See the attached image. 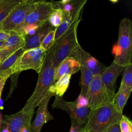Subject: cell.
Returning a JSON list of instances; mask_svg holds the SVG:
<instances>
[{"label": "cell", "instance_id": "603a6c76", "mask_svg": "<svg viewBox=\"0 0 132 132\" xmlns=\"http://www.w3.org/2000/svg\"><path fill=\"white\" fill-rule=\"evenodd\" d=\"M64 15L60 8H54L53 11L50 15L47 22L53 27L57 28L62 22Z\"/></svg>", "mask_w": 132, "mask_h": 132}, {"label": "cell", "instance_id": "7a4b0ae2", "mask_svg": "<svg viewBox=\"0 0 132 132\" xmlns=\"http://www.w3.org/2000/svg\"><path fill=\"white\" fill-rule=\"evenodd\" d=\"M122 115L116 110L114 103L91 110L84 129L85 132H105L119 122Z\"/></svg>", "mask_w": 132, "mask_h": 132}, {"label": "cell", "instance_id": "f546056e", "mask_svg": "<svg viewBox=\"0 0 132 132\" xmlns=\"http://www.w3.org/2000/svg\"><path fill=\"white\" fill-rule=\"evenodd\" d=\"M9 32H5L0 30V41H4L9 36Z\"/></svg>", "mask_w": 132, "mask_h": 132}, {"label": "cell", "instance_id": "4dcf8cb0", "mask_svg": "<svg viewBox=\"0 0 132 132\" xmlns=\"http://www.w3.org/2000/svg\"><path fill=\"white\" fill-rule=\"evenodd\" d=\"M0 132H11L9 128L4 123H2V125L0 128Z\"/></svg>", "mask_w": 132, "mask_h": 132}, {"label": "cell", "instance_id": "277c9868", "mask_svg": "<svg viewBox=\"0 0 132 132\" xmlns=\"http://www.w3.org/2000/svg\"><path fill=\"white\" fill-rule=\"evenodd\" d=\"M81 19L77 21L54 44L53 65L56 68L64 59L71 56L79 44L77 28Z\"/></svg>", "mask_w": 132, "mask_h": 132}, {"label": "cell", "instance_id": "e0dca14e", "mask_svg": "<svg viewBox=\"0 0 132 132\" xmlns=\"http://www.w3.org/2000/svg\"><path fill=\"white\" fill-rule=\"evenodd\" d=\"M24 50L21 48L5 59L0 64V77H8L14 74V66Z\"/></svg>", "mask_w": 132, "mask_h": 132}, {"label": "cell", "instance_id": "7402d4cb", "mask_svg": "<svg viewBox=\"0 0 132 132\" xmlns=\"http://www.w3.org/2000/svg\"><path fill=\"white\" fill-rule=\"evenodd\" d=\"M21 0H0V23Z\"/></svg>", "mask_w": 132, "mask_h": 132}, {"label": "cell", "instance_id": "4fadbf2b", "mask_svg": "<svg viewBox=\"0 0 132 132\" xmlns=\"http://www.w3.org/2000/svg\"><path fill=\"white\" fill-rule=\"evenodd\" d=\"M124 69V67L118 64L113 61L110 65L107 67L100 74V78L102 82L110 95L113 97H114L116 94L117 79L122 73Z\"/></svg>", "mask_w": 132, "mask_h": 132}, {"label": "cell", "instance_id": "30bf717a", "mask_svg": "<svg viewBox=\"0 0 132 132\" xmlns=\"http://www.w3.org/2000/svg\"><path fill=\"white\" fill-rule=\"evenodd\" d=\"M70 57L74 58L80 65L87 68L94 75L101 74L107 67L89 53L85 51L79 43L73 52Z\"/></svg>", "mask_w": 132, "mask_h": 132}, {"label": "cell", "instance_id": "cb8c5ba5", "mask_svg": "<svg viewBox=\"0 0 132 132\" xmlns=\"http://www.w3.org/2000/svg\"><path fill=\"white\" fill-rule=\"evenodd\" d=\"M55 31V29L48 32L40 44V47L46 53L52 47L54 44Z\"/></svg>", "mask_w": 132, "mask_h": 132}, {"label": "cell", "instance_id": "8992f818", "mask_svg": "<svg viewBox=\"0 0 132 132\" xmlns=\"http://www.w3.org/2000/svg\"><path fill=\"white\" fill-rule=\"evenodd\" d=\"M87 98L88 107L91 110L110 103H114V97L108 93L101 79L100 74L94 75L87 92Z\"/></svg>", "mask_w": 132, "mask_h": 132}, {"label": "cell", "instance_id": "6da1fadb", "mask_svg": "<svg viewBox=\"0 0 132 132\" xmlns=\"http://www.w3.org/2000/svg\"><path fill=\"white\" fill-rule=\"evenodd\" d=\"M53 54V46L46 53L42 66L38 73V78L35 90L23 107L24 109L31 112H34L35 109L47 95L50 87L55 82Z\"/></svg>", "mask_w": 132, "mask_h": 132}, {"label": "cell", "instance_id": "d6986e66", "mask_svg": "<svg viewBox=\"0 0 132 132\" xmlns=\"http://www.w3.org/2000/svg\"><path fill=\"white\" fill-rule=\"evenodd\" d=\"M79 70L81 73L79 81V85L81 89L80 94L87 97V92L94 75L89 70L82 65H80Z\"/></svg>", "mask_w": 132, "mask_h": 132}, {"label": "cell", "instance_id": "836d02e7", "mask_svg": "<svg viewBox=\"0 0 132 132\" xmlns=\"http://www.w3.org/2000/svg\"><path fill=\"white\" fill-rule=\"evenodd\" d=\"M2 117H3V114H2V112L1 111L0 112V128L2 125Z\"/></svg>", "mask_w": 132, "mask_h": 132}, {"label": "cell", "instance_id": "1f68e13d", "mask_svg": "<svg viewBox=\"0 0 132 132\" xmlns=\"http://www.w3.org/2000/svg\"><path fill=\"white\" fill-rule=\"evenodd\" d=\"M19 132H31V126H25L21 128Z\"/></svg>", "mask_w": 132, "mask_h": 132}, {"label": "cell", "instance_id": "83f0119b", "mask_svg": "<svg viewBox=\"0 0 132 132\" xmlns=\"http://www.w3.org/2000/svg\"><path fill=\"white\" fill-rule=\"evenodd\" d=\"M84 125H71L70 132H81V131L84 129Z\"/></svg>", "mask_w": 132, "mask_h": 132}, {"label": "cell", "instance_id": "5bb4252c", "mask_svg": "<svg viewBox=\"0 0 132 132\" xmlns=\"http://www.w3.org/2000/svg\"><path fill=\"white\" fill-rule=\"evenodd\" d=\"M53 95L49 92L45 98L38 106L36 116L34 121L31 123V132H41L43 125L48 121L54 119L48 110V104Z\"/></svg>", "mask_w": 132, "mask_h": 132}, {"label": "cell", "instance_id": "4316f807", "mask_svg": "<svg viewBox=\"0 0 132 132\" xmlns=\"http://www.w3.org/2000/svg\"><path fill=\"white\" fill-rule=\"evenodd\" d=\"M105 132H121L119 126V122L112 125Z\"/></svg>", "mask_w": 132, "mask_h": 132}, {"label": "cell", "instance_id": "ffe728a7", "mask_svg": "<svg viewBox=\"0 0 132 132\" xmlns=\"http://www.w3.org/2000/svg\"><path fill=\"white\" fill-rule=\"evenodd\" d=\"M131 92L119 89L114 96V106L117 111L123 114V109L130 95Z\"/></svg>", "mask_w": 132, "mask_h": 132}, {"label": "cell", "instance_id": "d590c367", "mask_svg": "<svg viewBox=\"0 0 132 132\" xmlns=\"http://www.w3.org/2000/svg\"><path fill=\"white\" fill-rule=\"evenodd\" d=\"M3 61V60L2 59V57H1V56H0V64Z\"/></svg>", "mask_w": 132, "mask_h": 132}, {"label": "cell", "instance_id": "ac0fdd59", "mask_svg": "<svg viewBox=\"0 0 132 132\" xmlns=\"http://www.w3.org/2000/svg\"><path fill=\"white\" fill-rule=\"evenodd\" d=\"M71 75H65L60 77L50 87L49 92L55 96L63 97L70 82Z\"/></svg>", "mask_w": 132, "mask_h": 132}, {"label": "cell", "instance_id": "8fae6325", "mask_svg": "<svg viewBox=\"0 0 132 132\" xmlns=\"http://www.w3.org/2000/svg\"><path fill=\"white\" fill-rule=\"evenodd\" d=\"M34 113L23 108L15 113L3 116L2 122L6 125L11 132H19L23 127L31 126Z\"/></svg>", "mask_w": 132, "mask_h": 132}, {"label": "cell", "instance_id": "e575fe53", "mask_svg": "<svg viewBox=\"0 0 132 132\" xmlns=\"http://www.w3.org/2000/svg\"><path fill=\"white\" fill-rule=\"evenodd\" d=\"M4 44V41H0V51L2 50Z\"/></svg>", "mask_w": 132, "mask_h": 132}, {"label": "cell", "instance_id": "d6a6232c", "mask_svg": "<svg viewBox=\"0 0 132 132\" xmlns=\"http://www.w3.org/2000/svg\"><path fill=\"white\" fill-rule=\"evenodd\" d=\"M0 109L1 110H3L4 109V107H3V101L2 99V98H0Z\"/></svg>", "mask_w": 132, "mask_h": 132}, {"label": "cell", "instance_id": "7c38bea8", "mask_svg": "<svg viewBox=\"0 0 132 132\" xmlns=\"http://www.w3.org/2000/svg\"><path fill=\"white\" fill-rule=\"evenodd\" d=\"M87 0H79L78 3L71 13L64 15L61 24L55 28L54 43L63 35L77 21L81 19V14Z\"/></svg>", "mask_w": 132, "mask_h": 132}, {"label": "cell", "instance_id": "52a82bcc", "mask_svg": "<svg viewBox=\"0 0 132 132\" xmlns=\"http://www.w3.org/2000/svg\"><path fill=\"white\" fill-rule=\"evenodd\" d=\"M46 54V52L40 47L24 51L14 64V74L30 69L38 73L42 66Z\"/></svg>", "mask_w": 132, "mask_h": 132}, {"label": "cell", "instance_id": "f1b7e54d", "mask_svg": "<svg viewBox=\"0 0 132 132\" xmlns=\"http://www.w3.org/2000/svg\"><path fill=\"white\" fill-rule=\"evenodd\" d=\"M9 77H0V98H1L2 93L5 85L6 81Z\"/></svg>", "mask_w": 132, "mask_h": 132}, {"label": "cell", "instance_id": "44dd1931", "mask_svg": "<svg viewBox=\"0 0 132 132\" xmlns=\"http://www.w3.org/2000/svg\"><path fill=\"white\" fill-rule=\"evenodd\" d=\"M119 89L132 91V63L124 67L122 72V79Z\"/></svg>", "mask_w": 132, "mask_h": 132}, {"label": "cell", "instance_id": "d4e9b609", "mask_svg": "<svg viewBox=\"0 0 132 132\" xmlns=\"http://www.w3.org/2000/svg\"><path fill=\"white\" fill-rule=\"evenodd\" d=\"M119 126L121 132H132V123L129 119L123 114L120 121Z\"/></svg>", "mask_w": 132, "mask_h": 132}, {"label": "cell", "instance_id": "8d00e7d4", "mask_svg": "<svg viewBox=\"0 0 132 132\" xmlns=\"http://www.w3.org/2000/svg\"><path fill=\"white\" fill-rule=\"evenodd\" d=\"M81 132H85V130H84V129H82V130H81Z\"/></svg>", "mask_w": 132, "mask_h": 132}, {"label": "cell", "instance_id": "2e32d148", "mask_svg": "<svg viewBox=\"0 0 132 132\" xmlns=\"http://www.w3.org/2000/svg\"><path fill=\"white\" fill-rule=\"evenodd\" d=\"M80 67V64L72 57L67 58L55 68V81L62 76L72 75L77 73L79 71Z\"/></svg>", "mask_w": 132, "mask_h": 132}, {"label": "cell", "instance_id": "3957f363", "mask_svg": "<svg viewBox=\"0 0 132 132\" xmlns=\"http://www.w3.org/2000/svg\"><path fill=\"white\" fill-rule=\"evenodd\" d=\"M131 52L132 23L130 19L124 18L120 23L118 42L112 50L113 61L124 67L132 63Z\"/></svg>", "mask_w": 132, "mask_h": 132}, {"label": "cell", "instance_id": "5b68a950", "mask_svg": "<svg viewBox=\"0 0 132 132\" xmlns=\"http://www.w3.org/2000/svg\"><path fill=\"white\" fill-rule=\"evenodd\" d=\"M35 2L34 0H21L0 23V30L7 32L18 31Z\"/></svg>", "mask_w": 132, "mask_h": 132}, {"label": "cell", "instance_id": "ba28073f", "mask_svg": "<svg viewBox=\"0 0 132 132\" xmlns=\"http://www.w3.org/2000/svg\"><path fill=\"white\" fill-rule=\"evenodd\" d=\"M52 107L66 111L71 118V125H84L91 111L88 107L80 108L77 107L75 101H65L63 97L55 96Z\"/></svg>", "mask_w": 132, "mask_h": 132}, {"label": "cell", "instance_id": "9c48e42d", "mask_svg": "<svg viewBox=\"0 0 132 132\" xmlns=\"http://www.w3.org/2000/svg\"><path fill=\"white\" fill-rule=\"evenodd\" d=\"M54 10L53 2L35 1L28 12L23 24L17 32L22 27L29 24L42 26L47 21L50 15Z\"/></svg>", "mask_w": 132, "mask_h": 132}, {"label": "cell", "instance_id": "484cf974", "mask_svg": "<svg viewBox=\"0 0 132 132\" xmlns=\"http://www.w3.org/2000/svg\"><path fill=\"white\" fill-rule=\"evenodd\" d=\"M76 105L78 107H87L88 105V99L86 96L82 95L80 94L78 95V97L75 101Z\"/></svg>", "mask_w": 132, "mask_h": 132}, {"label": "cell", "instance_id": "9a60e30c", "mask_svg": "<svg viewBox=\"0 0 132 132\" xmlns=\"http://www.w3.org/2000/svg\"><path fill=\"white\" fill-rule=\"evenodd\" d=\"M55 28L52 27L47 21L43 24L35 34L31 36L25 37V45L23 47L24 51L29 49L40 47V44L44 37L51 30Z\"/></svg>", "mask_w": 132, "mask_h": 132}]
</instances>
